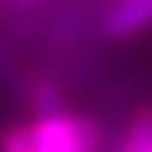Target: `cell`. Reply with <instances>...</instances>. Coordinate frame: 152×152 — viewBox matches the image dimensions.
I'll use <instances>...</instances> for the list:
<instances>
[{"instance_id":"obj_1","label":"cell","mask_w":152,"mask_h":152,"mask_svg":"<svg viewBox=\"0 0 152 152\" xmlns=\"http://www.w3.org/2000/svg\"><path fill=\"white\" fill-rule=\"evenodd\" d=\"M34 152H102V127L93 115L62 109L28 121Z\"/></svg>"},{"instance_id":"obj_2","label":"cell","mask_w":152,"mask_h":152,"mask_svg":"<svg viewBox=\"0 0 152 152\" xmlns=\"http://www.w3.org/2000/svg\"><path fill=\"white\" fill-rule=\"evenodd\" d=\"M99 37L109 44H124L152 28V0H112L96 19Z\"/></svg>"},{"instance_id":"obj_3","label":"cell","mask_w":152,"mask_h":152,"mask_svg":"<svg viewBox=\"0 0 152 152\" xmlns=\"http://www.w3.org/2000/svg\"><path fill=\"white\" fill-rule=\"evenodd\" d=\"M25 102L31 109V118L34 115H53V112L68 109L62 84L56 78H50V75H31L25 81Z\"/></svg>"},{"instance_id":"obj_4","label":"cell","mask_w":152,"mask_h":152,"mask_svg":"<svg viewBox=\"0 0 152 152\" xmlns=\"http://www.w3.org/2000/svg\"><path fill=\"white\" fill-rule=\"evenodd\" d=\"M0 152H34L28 124H22V121L6 124V127L0 130Z\"/></svg>"},{"instance_id":"obj_5","label":"cell","mask_w":152,"mask_h":152,"mask_svg":"<svg viewBox=\"0 0 152 152\" xmlns=\"http://www.w3.org/2000/svg\"><path fill=\"white\" fill-rule=\"evenodd\" d=\"M16 3H34V0H16Z\"/></svg>"}]
</instances>
